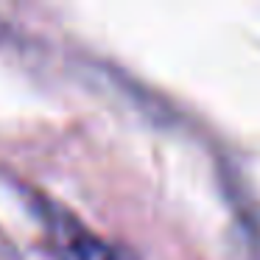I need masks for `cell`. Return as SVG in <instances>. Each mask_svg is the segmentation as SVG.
Returning <instances> with one entry per match:
<instances>
[{
    "label": "cell",
    "mask_w": 260,
    "mask_h": 260,
    "mask_svg": "<svg viewBox=\"0 0 260 260\" xmlns=\"http://www.w3.org/2000/svg\"><path fill=\"white\" fill-rule=\"evenodd\" d=\"M40 215L56 260H129L118 246L95 235L79 215L64 210L62 204L42 202Z\"/></svg>",
    "instance_id": "6da1fadb"
}]
</instances>
